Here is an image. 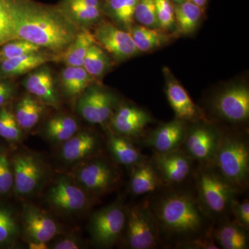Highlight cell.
<instances>
[{
  "mask_svg": "<svg viewBox=\"0 0 249 249\" xmlns=\"http://www.w3.org/2000/svg\"><path fill=\"white\" fill-rule=\"evenodd\" d=\"M181 186L163 187L146 201L163 245H177L211 233L213 222L199 204L196 191Z\"/></svg>",
  "mask_w": 249,
  "mask_h": 249,
  "instance_id": "1",
  "label": "cell"
},
{
  "mask_svg": "<svg viewBox=\"0 0 249 249\" xmlns=\"http://www.w3.org/2000/svg\"><path fill=\"white\" fill-rule=\"evenodd\" d=\"M75 23L65 15L16 1V40L28 41L58 55L65 52L79 32Z\"/></svg>",
  "mask_w": 249,
  "mask_h": 249,
  "instance_id": "2",
  "label": "cell"
},
{
  "mask_svg": "<svg viewBox=\"0 0 249 249\" xmlns=\"http://www.w3.org/2000/svg\"><path fill=\"white\" fill-rule=\"evenodd\" d=\"M193 180L198 200L210 219L216 223L230 218L232 201L240 193L213 163L197 164Z\"/></svg>",
  "mask_w": 249,
  "mask_h": 249,
  "instance_id": "3",
  "label": "cell"
},
{
  "mask_svg": "<svg viewBox=\"0 0 249 249\" xmlns=\"http://www.w3.org/2000/svg\"><path fill=\"white\" fill-rule=\"evenodd\" d=\"M213 164L239 193L249 183V140L247 134L222 131Z\"/></svg>",
  "mask_w": 249,
  "mask_h": 249,
  "instance_id": "4",
  "label": "cell"
},
{
  "mask_svg": "<svg viewBox=\"0 0 249 249\" xmlns=\"http://www.w3.org/2000/svg\"><path fill=\"white\" fill-rule=\"evenodd\" d=\"M123 236L125 247L130 249H154L163 246L158 225L146 199L127 208Z\"/></svg>",
  "mask_w": 249,
  "mask_h": 249,
  "instance_id": "5",
  "label": "cell"
},
{
  "mask_svg": "<svg viewBox=\"0 0 249 249\" xmlns=\"http://www.w3.org/2000/svg\"><path fill=\"white\" fill-rule=\"evenodd\" d=\"M127 207L119 199L96 211L90 219L89 229L93 243L101 248H110L124 235Z\"/></svg>",
  "mask_w": 249,
  "mask_h": 249,
  "instance_id": "6",
  "label": "cell"
},
{
  "mask_svg": "<svg viewBox=\"0 0 249 249\" xmlns=\"http://www.w3.org/2000/svg\"><path fill=\"white\" fill-rule=\"evenodd\" d=\"M191 124L181 148L196 164L213 163L222 131L209 121H196Z\"/></svg>",
  "mask_w": 249,
  "mask_h": 249,
  "instance_id": "7",
  "label": "cell"
},
{
  "mask_svg": "<svg viewBox=\"0 0 249 249\" xmlns=\"http://www.w3.org/2000/svg\"><path fill=\"white\" fill-rule=\"evenodd\" d=\"M163 187L184 186L193 179L196 163L182 149L165 153H156L150 157Z\"/></svg>",
  "mask_w": 249,
  "mask_h": 249,
  "instance_id": "8",
  "label": "cell"
},
{
  "mask_svg": "<svg viewBox=\"0 0 249 249\" xmlns=\"http://www.w3.org/2000/svg\"><path fill=\"white\" fill-rule=\"evenodd\" d=\"M213 110L230 124L247 122L249 118V90L243 85H235L217 93L213 99Z\"/></svg>",
  "mask_w": 249,
  "mask_h": 249,
  "instance_id": "9",
  "label": "cell"
},
{
  "mask_svg": "<svg viewBox=\"0 0 249 249\" xmlns=\"http://www.w3.org/2000/svg\"><path fill=\"white\" fill-rule=\"evenodd\" d=\"M118 106L119 100L114 93L97 87H89L80 95L77 110L90 124H104Z\"/></svg>",
  "mask_w": 249,
  "mask_h": 249,
  "instance_id": "10",
  "label": "cell"
},
{
  "mask_svg": "<svg viewBox=\"0 0 249 249\" xmlns=\"http://www.w3.org/2000/svg\"><path fill=\"white\" fill-rule=\"evenodd\" d=\"M109 121L111 132L135 142L145 136L147 127L153 119L145 109L124 104L116 107Z\"/></svg>",
  "mask_w": 249,
  "mask_h": 249,
  "instance_id": "11",
  "label": "cell"
},
{
  "mask_svg": "<svg viewBox=\"0 0 249 249\" xmlns=\"http://www.w3.org/2000/svg\"><path fill=\"white\" fill-rule=\"evenodd\" d=\"M82 188L93 195H101L117 186L120 175L114 165L103 159H97L87 163L76 173Z\"/></svg>",
  "mask_w": 249,
  "mask_h": 249,
  "instance_id": "12",
  "label": "cell"
},
{
  "mask_svg": "<svg viewBox=\"0 0 249 249\" xmlns=\"http://www.w3.org/2000/svg\"><path fill=\"white\" fill-rule=\"evenodd\" d=\"M93 34L96 43L117 61L127 60L139 52L129 31L110 23L100 24Z\"/></svg>",
  "mask_w": 249,
  "mask_h": 249,
  "instance_id": "13",
  "label": "cell"
},
{
  "mask_svg": "<svg viewBox=\"0 0 249 249\" xmlns=\"http://www.w3.org/2000/svg\"><path fill=\"white\" fill-rule=\"evenodd\" d=\"M189 123L175 119L162 124L145 134L140 144L150 147L156 153H165L181 148L188 131Z\"/></svg>",
  "mask_w": 249,
  "mask_h": 249,
  "instance_id": "14",
  "label": "cell"
},
{
  "mask_svg": "<svg viewBox=\"0 0 249 249\" xmlns=\"http://www.w3.org/2000/svg\"><path fill=\"white\" fill-rule=\"evenodd\" d=\"M16 193L29 196L37 191L45 178V168L38 159L28 153L15 157L13 163Z\"/></svg>",
  "mask_w": 249,
  "mask_h": 249,
  "instance_id": "15",
  "label": "cell"
},
{
  "mask_svg": "<svg viewBox=\"0 0 249 249\" xmlns=\"http://www.w3.org/2000/svg\"><path fill=\"white\" fill-rule=\"evenodd\" d=\"M47 201L55 209L67 213L83 211L89 203L85 190L65 177L59 178L50 188Z\"/></svg>",
  "mask_w": 249,
  "mask_h": 249,
  "instance_id": "16",
  "label": "cell"
},
{
  "mask_svg": "<svg viewBox=\"0 0 249 249\" xmlns=\"http://www.w3.org/2000/svg\"><path fill=\"white\" fill-rule=\"evenodd\" d=\"M24 231L29 240L49 242L59 231L58 224L49 214L34 206L27 205L22 213Z\"/></svg>",
  "mask_w": 249,
  "mask_h": 249,
  "instance_id": "17",
  "label": "cell"
},
{
  "mask_svg": "<svg viewBox=\"0 0 249 249\" xmlns=\"http://www.w3.org/2000/svg\"><path fill=\"white\" fill-rule=\"evenodd\" d=\"M165 92L176 119L189 124L207 121L203 111L193 102L186 90L176 80L168 78Z\"/></svg>",
  "mask_w": 249,
  "mask_h": 249,
  "instance_id": "18",
  "label": "cell"
},
{
  "mask_svg": "<svg viewBox=\"0 0 249 249\" xmlns=\"http://www.w3.org/2000/svg\"><path fill=\"white\" fill-rule=\"evenodd\" d=\"M211 235L219 249H249V230L230 218L214 223Z\"/></svg>",
  "mask_w": 249,
  "mask_h": 249,
  "instance_id": "19",
  "label": "cell"
},
{
  "mask_svg": "<svg viewBox=\"0 0 249 249\" xmlns=\"http://www.w3.org/2000/svg\"><path fill=\"white\" fill-rule=\"evenodd\" d=\"M99 138L88 131L77 132L63 142L60 155L67 163H75L94 155L100 147Z\"/></svg>",
  "mask_w": 249,
  "mask_h": 249,
  "instance_id": "20",
  "label": "cell"
},
{
  "mask_svg": "<svg viewBox=\"0 0 249 249\" xmlns=\"http://www.w3.org/2000/svg\"><path fill=\"white\" fill-rule=\"evenodd\" d=\"M163 188L150 158L131 168L129 192L134 196L150 194Z\"/></svg>",
  "mask_w": 249,
  "mask_h": 249,
  "instance_id": "21",
  "label": "cell"
},
{
  "mask_svg": "<svg viewBox=\"0 0 249 249\" xmlns=\"http://www.w3.org/2000/svg\"><path fill=\"white\" fill-rule=\"evenodd\" d=\"M107 136L108 149L113 160L119 164L131 169L148 158L129 139L113 133L111 131Z\"/></svg>",
  "mask_w": 249,
  "mask_h": 249,
  "instance_id": "22",
  "label": "cell"
},
{
  "mask_svg": "<svg viewBox=\"0 0 249 249\" xmlns=\"http://www.w3.org/2000/svg\"><path fill=\"white\" fill-rule=\"evenodd\" d=\"M24 86L29 92L38 98L42 103L58 107L59 96L52 72L48 69H41L29 74L24 81Z\"/></svg>",
  "mask_w": 249,
  "mask_h": 249,
  "instance_id": "23",
  "label": "cell"
},
{
  "mask_svg": "<svg viewBox=\"0 0 249 249\" xmlns=\"http://www.w3.org/2000/svg\"><path fill=\"white\" fill-rule=\"evenodd\" d=\"M50 60H52L50 56L40 52L3 60L0 62V76L3 78L20 76L42 66Z\"/></svg>",
  "mask_w": 249,
  "mask_h": 249,
  "instance_id": "24",
  "label": "cell"
},
{
  "mask_svg": "<svg viewBox=\"0 0 249 249\" xmlns=\"http://www.w3.org/2000/svg\"><path fill=\"white\" fill-rule=\"evenodd\" d=\"M96 43L93 34L83 29L77 34L73 42L58 55L67 66L83 67L87 53L91 45Z\"/></svg>",
  "mask_w": 249,
  "mask_h": 249,
  "instance_id": "25",
  "label": "cell"
},
{
  "mask_svg": "<svg viewBox=\"0 0 249 249\" xmlns=\"http://www.w3.org/2000/svg\"><path fill=\"white\" fill-rule=\"evenodd\" d=\"M93 79L83 67L67 66L61 73L62 88L70 96L81 95L89 88Z\"/></svg>",
  "mask_w": 249,
  "mask_h": 249,
  "instance_id": "26",
  "label": "cell"
},
{
  "mask_svg": "<svg viewBox=\"0 0 249 249\" xmlns=\"http://www.w3.org/2000/svg\"><path fill=\"white\" fill-rule=\"evenodd\" d=\"M43 106L30 96H24L15 107L14 115L22 129H32L43 115Z\"/></svg>",
  "mask_w": 249,
  "mask_h": 249,
  "instance_id": "27",
  "label": "cell"
},
{
  "mask_svg": "<svg viewBox=\"0 0 249 249\" xmlns=\"http://www.w3.org/2000/svg\"><path fill=\"white\" fill-rule=\"evenodd\" d=\"M78 131L76 119L70 116H54L45 125L46 137L54 142H64L73 137Z\"/></svg>",
  "mask_w": 249,
  "mask_h": 249,
  "instance_id": "28",
  "label": "cell"
},
{
  "mask_svg": "<svg viewBox=\"0 0 249 249\" xmlns=\"http://www.w3.org/2000/svg\"><path fill=\"white\" fill-rule=\"evenodd\" d=\"M139 0H107L106 9L107 14L124 30L130 31L134 25V15Z\"/></svg>",
  "mask_w": 249,
  "mask_h": 249,
  "instance_id": "29",
  "label": "cell"
},
{
  "mask_svg": "<svg viewBox=\"0 0 249 249\" xmlns=\"http://www.w3.org/2000/svg\"><path fill=\"white\" fill-rule=\"evenodd\" d=\"M201 17V9L191 0H186L175 6V23L183 34L193 32L199 24Z\"/></svg>",
  "mask_w": 249,
  "mask_h": 249,
  "instance_id": "30",
  "label": "cell"
},
{
  "mask_svg": "<svg viewBox=\"0 0 249 249\" xmlns=\"http://www.w3.org/2000/svg\"><path fill=\"white\" fill-rule=\"evenodd\" d=\"M129 34L139 52H148L160 47L163 38L157 29L142 25H133Z\"/></svg>",
  "mask_w": 249,
  "mask_h": 249,
  "instance_id": "31",
  "label": "cell"
},
{
  "mask_svg": "<svg viewBox=\"0 0 249 249\" xmlns=\"http://www.w3.org/2000/svg\"><path fill=\"white\" fill-rule=\"evenodd\" d=\"M16 0H0V47L16 40L15 33Z\"/></svg>",
  "mask_w": 249,
  "mask_h": 249,
  "instance_id": "32",
  "label": "cell"
},
{
  "mask_svg": "<svg viewBox=\"0 0 249 249\" xmlns=\"http://www.w3.org/2000/svg\"><path fill=\"white\" fill-rule=\"evenodd\" d=\"M109 66V58L97 43L91 46L85 56L83 67L93 78H99L106 73Z\"/></svg>",
  "mask_w": 249,
  "mask_h": 249,
  "instance_id": "33",
  "label": "cell"
},
{
  "mask_svg": "<svg viewBox=\"0 0 249 249\" xmlns=\"http://www.w3.org/2000/svg\"><path fill=\"white\" fill-rule=\"evenodd\" d=\"M67 16L78 24H90L97 21L101 17V9L86 6L71 0H65Z\"/></svg>",
  "mask_w": 249,
  "mask_h": 249,
  "instance_id": "34",
  "label": "cell"
},
{
  "mask_svg": "<svg viewBox=\"0 0 249 249\" xmlns=\"http://www.w3.org/2000/svg\"><path fill=\"white\" fill-rule=\"evenodd\" d=\"M22 130L14 114L4 107L0 108V137L9 142H18L22 139Z\"/></svg>",
  "mask_w": 249,
  "mask_h": 249,
  "instance_id": "35",
  "label": "cell"
},
{
  "mask_svg": "<svg viewBox=\"0 0 249 249\" xmlns=\"http://www.w3.org/2000/svg\"><path fill=\"white\" fill-rule=\"evenodd\" d=\"M134 19L141 25L152 29H160L155 0H139L134 11Z\"/></svg>",
  "mask_w": 249,
  "mask_h": 249,
  "instance_id": "36",
  "label": "cell"
},
{
  "mask_svg": "<svg viewBox=\"0 0 249 249\" xmlns=\"http://www.w3.org/2000/svg\"><path fill=\"white\" fill-rule=\"evenodd\" d=\"M39 46L23 40L10 41L0 47V62L8 59L22 56L26 54L40 52Z\"/></svg>",
  "mask_w": 249,
  "mask_h": 249,
  "instance_id": "37",
  "label": "cell"
},
{
  "mask_svg": "<svg viewBox=\"0 0 249 249\" xmlns=\"http://www.w3.org/2000/svg\"><path fill=\"white\" fill-rule=\"evenodd\" d=\"M18 235V224L12 213L0 207V245L11 243Z\"/></svg>",
  "mask_w": 249,
  "mask_h": 249,
  "instance_id": "38",
  "label": "cell"
},
{
  "mask_svg": "<svg viewBox=\"0 0 249 249\" xmlns=\"http://www.w3.org/2000/svg\"><path fill=\"white\" fill-rule=\"evenodd\" d=\"M156 11L160 28L170 30L175 24V7L170 0H155Z\"/></svg>",
  "mask_w": 249,
  "mask_h": 249,
  "instance_id": "39",
  "label": "cell"
},
{
  "mask_svg": "<svg viewBox=\"0 0 249 249\" xmlns=\"http://www.w3.org/2000/svg\"><path fill=\"white\" fill-rule=\"evenodd\" d=\"M14 185V170L7 157L0 152V194L9 193Z\"/></svg>",
  "mask_w": 249,
  "mask_h": 249,
  "instance_id": "40",
  "label": "cell"
},
{
  "mask_svg": "<svg viewBox=\"0 0 249 249\" xmlns=\"http://www.w3.org/2000/svg\"><path fill=\"white\" fill-rule=\"evenodd\" d=\"M231 213L236 221L242 227L249 230V201L248 199L240 201L237 198L232 201Z\"/></svg>",
  "mask_w": 249,
  "mask_h": 249,
  "instance_id": "41",
  "label": "cell"
},
{
  "mask_svg": "<svg viewBox=\"0 0 249 249\" xmlns=\"http://www.w3.org/2000/svg\"><path fill=\"white\" fill-rule=\"evenodd\" d=\"M176 249H219L211 233L177 245Z\"/></svg>",
  "mask_w": 249,
  "mask_h": 249,
  "instance_id": "42",
  "label": "cell"
},
{
  "mask_svg": "<svg viewBox=\"0 0 249 249\" xmlns=\"http://www.w3.org/2000/svg\"><path fill=\"white\" fill-rule=\"evenodd\" d=\"M14 88L9 82L0 80V108L4 107L14 94Z\"/></svg>",
  "mask_w": 249,
  "mask_h": 249,
  "instance_id": "43",
  "label": "cell"
},
{
  "mask_svg": "<svg viewBox=\"0 0 249 249\" xmlns=\"http://www.w3.org/2000/svg\"><path fill=\"white\" fill-rule=\"evenodd\" d=\"M81 248L80 241L73 237H67L59 240L54 244L52 249H78Z\"/></svg>",
  "mask_w": 249,
  "mask_h": 249,
  "instance_id": "44",
  "label": "cell"
},
{
  "mask_svg": "<svg viewBox=\"0 0 249 249\" xmlns=\"http://www.w3.org/2000/svg\"><path fill=\"white\" fill-rule=\"evenodd\" d=\"M31 249H48V245L47 242H40V241L30 240L28 245Z\"/></svg>",
  "mask_w": 249,
  "mask_h": 249,
  "instance_id": "45",
  "label": "cell"
},
{
  "mask_svg": "<svg viewBox=\"0 0 249 249\" xmlns=\"http://www.w3.org/2000/svg\"><path fill=\"white\" fill-rule=\"evenodd\" d=\"M71 1L86 5V6L100 8V0H71Z\"/></svg>",
  "mask_w": 249,
  "mask_h": 249,
  "instance_id": "46",
  "label": "cell"
},
{
  "mask_svg": "<svg viewBox=\"0 0 249 249\" xmlns=\"http://www.w3.org/2000/svg\"><path fill=\"white\" fill-rule=\"evenodd\" d=\"M194 4L197 5L199 7L203 8L204 7L205 5H206V2H207V0H191Z\"/></svg>",
  "mask_w": 249,
  "mask_h": 249,
  "instance_id": "47",
  "label": "cell"
},
{
  "mask_svg": "<svg viewBox=\"0 0 249 249\" xmlns=\"http://www.w3.org/2000/svg\"><path fill=\"white\" fill-rule=\"evenodd\" d=\"M170 1H173V2L176 3L177 4H181V3L183 2V1H186V0H170Z\"/></svg>",
  "mask_w": 249,
  "mask_h": 249,
  "instance_id": "48",
  "label": "cell"
}]
</instances>
